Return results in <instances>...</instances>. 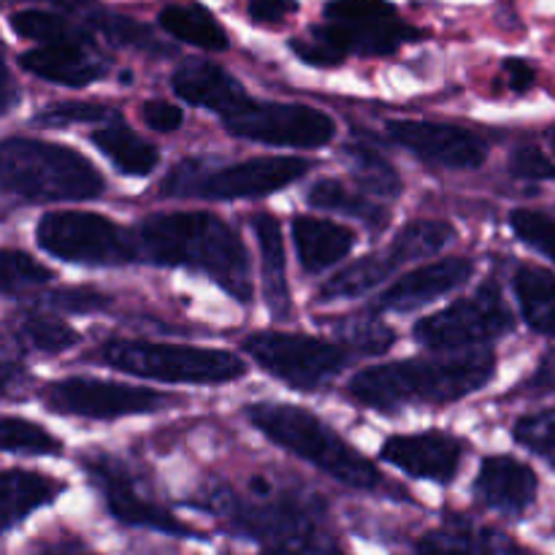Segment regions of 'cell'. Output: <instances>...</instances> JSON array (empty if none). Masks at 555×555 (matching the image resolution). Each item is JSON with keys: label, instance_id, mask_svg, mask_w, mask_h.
<instances>
[{"label": "cell", "instance_id": "1", "mask_svg": "<svg viewBox=\"0 0 555 555\" xmlns=\"http://www.w3.org/2000/svg\"><path fill=\"white\" fill-rule=\"evenodd\" d=\"M141 253L157 266H182L215 280L236 301H253V274L244 242L211 211H168L139 225Z\"/></svg>", "mask_w": 555, "mask_h": 555}, {"label": "cell", "instance_id": "2", "mask_svg": "<svg viewBox=\"0 0 555 555\" xmlns=\"http://www.w3.org/2000/svg\"><path fill=\"white\" fill-rule=\"evenodd\" d=\"M496 372L491 350L464 352L455 358H406L358 372L350 396L372 410L390 412L404 404H450L486 388Z\"/></svg>", "mask_w": 555, "mask_h": 555}, {"label": "cell", "instance_id": "3", "mask_svg": "<svg viewBox=\"0 0 555 555\" xmlns=\"http://www.w3.org/2000/svg\"><path fill=\"white\" fill-rule=\"evenodd\" d=\"M0 182L5 193L27 204L92 201L103 193V177L87 157L36 139L3 141Z\"/></svg>", "mask_w": 555, "mask_h": 555}, {"label": "cell", "instance_id": "4", "mask_svg": "<svg viewBox=\"0 0 555 555\" xmlns=\"http://www.w3.org/2000/svg\"><path fill=\"white\" fill-rule=\"evenodd\" d=\"M247 417L271 442L304 459L307 464L318 466L341 486L356 488V491H374L383 482L372 461L363 459L334 428H328L320 417L301 406L253 404L247 410Z\"/></svg>", "mask_w": 555, "mask_h": 555}, {"label": "cell", "instance_id": "5", "mask_svg": "<svg viewBox=\"0 0 555 555\" xmlns=\"http://www.w3.org/2000/svg\"><path fill=\"white\" fill-rule=\"evenodd\" d=\"M266 480H253V499H238L233 493H215L209 502L211 513L225 515L233 529L266 547H293V551H334V542L320 534L318 499L280 493Z\"/></svg>", "mask_w": 555, "mask_h": 555}, {"label": "cell", "instance_id": "6", "mask_svg": "<svg viewBox=\"0 0 555 555\" xmlns=\"http://www.w3.org/2000/svg\"><path fill=\"white\" fill-rule=\"evenodd\" d=\"M95 363L133 377L188 385H225L247 372L242 358L228 350L160 341H108L95 352Z\"/></svg>", "mask_w": 555, "mask_h": 555}, {"label": "cell", "instance_id": "7", "mask_svg": "<svg viewBox=\"0 0 555 555\" xmlns=\"http://www.w3.org/2000/svg\"><path fill=\"white\" fill-rule=\"evenodd\" d=\"M312 163L301 157H255L231 166H206L201 160H182L163 179V195L177 198L238 201L260 198L285 190L309 171Z\"/></svg>", "mask_w": 555, "mask_h": 555}, {"label": "cell", "instance_id": "8", "mask_svg": "<svg viewBox=\"0 0 555 555\" xmlns=\"http://www.w3.org/2000/svg\"><path fill=\"white\" fill-rule=\"evenodd\" d=\"M36 242L65 263L125 266L139 260L141 238L92 211H47L36 225Z\"/></svg>", "mask_w": 555, "mask_h": 555}, {"label": "cell", "instance_id": "9", "mask_svg": "<svg viewBox=\"0 0 555 555\" xmlns=\"http://www.w3.org/2000/svg\"><path fill=\"white\" fill-rule=\"evenodd\" d=\"M323 25H312V38L339 54L385 57L404 43L423 38L399 16L388 0H331L323 9Z\"/></svg>", "mask_w": 555, "mask_h": 555}, {"label": "cell", "instance_id": "10", "mask_svg": "<svg viewBox=\"0 0 555 555\" xmlns=\"http://www.w3.org/2000/svg\"><path fill=\"white\" fill-rule=\"evenodd\" d=\"M222 125L236 139L271 146H304V150L325 146L336 135L334 119L320 108L301 106V103L255 101L249 95L222 114Z\"/></svg>", "mask_w": 555, "mask_h": 555}, {"label": "cell", "instance_id": "11", "mask_svg": "<svg viewBox=\"0 0 555 555\" xmlns=\"http://www.w3.org/2000/svg\"><path fill=\"white\" fill-rule=\"evenodd\" d=\"M453 242V228L448 222L439 220H415L410 225L401 228L396 238L390 242L388 249L377 255H366V258L356 260L331 276L323 287H320V301H339V298H358L363 293L374 291L379 282L388 280L393 271L401 266L412 263L417 258L439 253L442 247Z\"/></svg>", "mask_w": 555, "mask_h": 555}, {"label": "cell", "instance_id": "12", "mask_svg": "<svg viewBox=\"0 0 555 555\" xmlns=\"http://www.w3.org/2000/svg\"><path fill=\"white\" fill-rule=\"evenodd\" d=\"M244 352H249L266 372L298 390H318L347 366L345 347L314 336L280 334V331L247 336Z\"/></svg>", "mask_w": 555, "mask_h": 555}, {"label": "cell", "instance_id": "13", "mask_svg": "<svg viewBox=\"0 0 555 555\" xmlns=\"http://www.w3.org/2000/svg\"><path fill=\"white\" fill-rule=\"evenodd\" d=\"M515 328V318L502 298L496 282H486L469 298L450 304L442 312L423 318L415 325V339L434 350H459L477 341L499 339Z\"/></svg>", "mask_w": 555, "mask_h": 555}, {"label": "cell", "instance_id": "14", "mask_svg": "<svg viewBox=\"0 0 555 555\" xmlns=\"http://www.w3.org/2000/svg\"><path fill=\"white\" fill-rule=\"evenodd\" d=\"M43 401L52 412L60 415L92 417V421H114L125 415H146V412H160L166 406L179 404L177 396L160 393L139 385L103 383L90 377H68L57 379L43 390Z\"/></svg>", "mask_w": 555, "mask_h": 555}, {"label": "cell", "instance_id": "15", "mask_svg": "<svg viewBox=\"0 0 555 555\" xmlns=\"http://www.w3.org/2000/svg\"><path fill=\"white\" fill-rule=\"evenodd\" d=\"M85 472L90 475L92 486L101 491L112 518L119 520V524L135 526V529L163 531V534L168 537H195V540H204L198 531L193 534L190 526H184L182 520L173 518V515L168 513V509H163L160 504L141 496L133 477H130L128 469H125L117 459H112V455H90V459H85Z\"/></svg>", "mask_w": 555, "mask_h": 555}, {"label": "cell", "instance_id": "16", "mask_svg": "<svg viewBox=\"0 0 555 555\" xmlns=\"http://www.w3.org/2000/svg\"><path fill=\"white\" fill-rule=\"evenodd\" d=\"M388 135L421 160L444 168H480L488 157L486 141L461 125L396 119L388 122Z\"/></svg>", "mask_w": 555, "mask_h": 555}, {"label": "cell", "instance_id": "17", "mask_svg": "<svg viewBox=\"0 0 555 555\" xmlns=\"http://www.w3.org/2000/svg\"><path fill=\"white\" fill-rule=\"evenodd\" d=\"M464 455V444L442 431L410 434V437H390L383 444V459L396 469L412 477L434 482L455 480Z\"/></svg>", "mask_w": 555, "mask_h": 555}, {"label": "cell", "instance_id": "18", "mask_svg": "<svg viewBox=\"0 0 555 555\" xmlns=\"http://www.w3.org/2000/svg\"><path fill=\"white\" fill-rule=\"evenodd\" d=\"M472 276L469 258H444L431 266L415 269L412 274H404L399 282L388 287L379 296L377 309H390V312H412L421 309L423 304L455 291Z\"/></svg>", "mask_w": 555, "mask_h": 555}, {"label": "cell", "instance_id": "19", "mask_svg": "<svg viewBox=\"0 0 555 555\" xmlns=\"http://www.w3.org/2000/svg\"><path fill=\"white\" fill-rule=\"evenodd\" d=\"M475 496L502 515H524L537 499V475L509 455H493L482 461Z\"/></svg>", "mask_w": 555, "mask_h": 555}, {"label": "cell", "instance_id": "20", "mask_svg": "<svg viewBox=\"0 0 555 555\" xmlns=\"http://www.w3.org/2000/svg\"><path fill=\"white\" fill-rule=\"evenodd\" d=\"M20 65L27 74L63 87H87L108 70L106 60L90 52L87 43H41L22 52Z\"/></svg>", "mask_w": 555, "mask_h": 555}, {"label": "cell", "instance_id": "21", "mask_svg": "<svg viewBox=\"0 0 555 555\" xmlns=\"http://www.w3.org/2000/svg\"><path fill=\"white\" fill-rule=\"evenodd\" d=\"M171 87L182 101L209 108V112L220 114V117L247 98L242 81L233 79L217 63H206V60H184L173 70Z\"/></svg>", "mask_w": 555, "mask_h": 555}, {"label": "cell", "instance_id": "22", "mask_svg": "<svg viewBox=\"0 0 555 555\" xmlns=\"http://www.w3.org/2000/svg\"><path fill=\"white\" fill-rule=\"evenodd\" d=\"M293 242H296L301 269L307 274H318V271L347 258V253L356 244V233L331 220L298 215L293 220Z\"/></svg>", "mask_w": 555, "mask_h": 555}, {"label": "cell", "instance_id": "23", "mask_svg": "<svg viewBox=\"0 0 555 555\" xmlns=\"http://www.w3.org/2000/svg\"><path fill=\"white\" fill-rule=\"evenodd\" d=\"M253 228L260 244V263H263L266 307L271 309V314H274L276 320H287L293 312V301L285 274V242H282V228L271 215H255Z\"/></svg>", "mask_w": 555, "mask_h": 555}, {"label": "cell", "instance_id": "24", "mask_svg": "<svg viewBox=\"0 0 555 555\" xmlns=\"http://www.w3.org/2000/svg\"><path fill=\"white\" fill-rule=\"evenodd\" d=\"M0 491H3V502H0L3 531H11L16 524H22L33 509L54 502V499L60 496V491H63V486L49 480V477L36 475V472L5 469L3 480H0Z\"/></svg>", "mask_w": 555, "mask_h": 555}, {"label": "cell", "instance_id": "25", "mask_svg": "<svg viewBox=\"0 0 555 555\" xmlns=\"http://www.w3.org/2000/svg\"><path fill=\"white\" fill-rule=\"evenodd\" d=\"M90 141L114 163L119 173H128V177H150L160 163V150L125 125H106L101 130H92Z\"/></svg>", "mask_w": 555, "mask_h": 555}, {"label": "cell", "instance_id": "26", "mask_svg": "<svg viewBox=\"0 0 555 555\" xmlns=\"http://www.w3.org/2000/svg\"><path fill=\"white\" fill-rule=\"evenodd\" d=\"M163 30L168 36L179 38L184 43L204 49V52H225L228 33L220 22L211 16L209 9L198 3H171L157 16Z\"/></svg>", "mask_w": 555, "mask_h": 555}, {"label": "cell", "instance_id": "27", "mask_svg": "<svg viewBox=\"0 0 555 555\" xmlns=\"http://www.w3.org/2000/svg\"><path fill=\"white\" fill-rule=\"evenodd\" d=\"M515 296H518L524 320L537 331L555 339V274L534 266H524L515 274Z\"/></svg>", "mask_w": 555, "mask_h": 555}, {"label": "cell", "instance_id": "28", "mask_svg": "<svg viewBox=\"0 0 555 555\" xmlns=\"http://www.w3.org/2000/svg\"><path fill=\"white\" fill-rule=\"evenodd\" d=\"M11 27L16 36L38 43H87L92 47V27L79 25L74 14L47 9H25L11 14Z\"/></svg>", "mask_w": 555, "mask_h": 555}, {"label": "cell", "instance_id": "29", "mask_svg": "<svg viewBox=\"0 0 555 555\" xmlns=\"http://www.w3.org/2000/svg\"><path fill=\"white\" fill-rule=\"evenodd\" d=\"M307 201L314 209H331L341 211V215L358 217V220H363L366 225H372L374 231H383L390 222L388 209L372 204V201L363 198V195L352 193V190H347L345 184L336 182V179H320V182H314L312 190L307 193Z\"/></svg>", "mask_w": 555, "mask_h": 555}, {"label": "cell", "instance_id": "30", "mask_svg": "<svg viewBox=\"0 0 555 555\" xmlns=\"http://www.w3.org/2000/svg\"><path fill=\"white\" fill-rule=\"evenodd\" d=\"M417 551H469V553H504V551H518L515 542L507 537L496 534V531L477 529L469 520H453L450 529L434 531V534L423 537L417 542Z\"/></svg>", "mask_w": 555, "mask_h": 555}, {"label": "cell", "instance_id": "31", "mask_svg": "<svg viewBox=\"0 0 555 555\" xmlns=\"http://www.w3.org/2000/svg\"><path fill=\"white\" fill-rule=\"evenodd\" d=\"M347 160H350L352 177L363 190L383 198H393L401 193V177L377 150L366 144H350L345 150Z\"/></svg>", "mask_w": 555, "mask_h": 555}, {"label": "cell", "instance_id": "32", "mask_svg": "<svg viewBox=\"0 0 555 555\" xmlns=\"http://www.w3.org/2000/svg\"><path fill=\"white\" fill-rule=\"evenodd\" d=\"M20 331L27 339V345L36 347L38 352H47V356H57V352L70 350L81 339L68 323L38 312L20 314Z\"/></svg>", "mask_w": 555, "mask_h": 555}, {"label": "cell", "instance_id": "33", "mask_svg": "<svg viewBox=\"0 0 555 555\" xmlns=\"http://www.w3.org/2000/svg\"><path fill=\"white\" fill-rule=\"evenodd\" d=\"M0 444L5 453H25V455H57L63 444L43 431L41 426L20 417H3L0 428Z\"/></svg>", "mask_w": 555, "mask_h": 555}, {"label": "cell", "instance_id": "34", "mask_svg": "<svg viewBox=\"0 0 555 555\" xmlns=\"http://www.w3.org/2000/svg\"><path fill=\"white\" fill-rule=\"evenodd\" d=\"M117 119V112L103 103L95 101H65L54 103V106L43 108L33 117V125L38 128H65V125H79V122H108Z\"/></svg>", "mask_w": 555, "mask_h": 555}, {"label": "cell", "instance_id": "35", "mask_svg": "<svg viewBox=\"0 0 555 555\" xmlns=\"http://www.w3.org/2000/svg\"><path fill=\"white\" fill-rule=\"evenodd\" d=\"M515 439L555 469V410L520 417L515 426Z\"/></svg>", "mask_w": 555, "mask_h": 555}, {"label": "cell", "instance_id": "36", "mask_svg": "<svg viewBox=\"0 0 555 555\" xmlns=\"http://www.w3.org/2000/svg\"><path fill=\"white\" fill-rule=\"evenodd\" d=\"M509 225H513L515 236L526 242L529 247L540 249L545 258L555 263V220L553 217L542 215V211L531 209H515L509 215Z\"/></svg>", "mask_w": 555, "mask_h": 555}, {"label": "cell", "instance_id": "37", "mask_svg": "<svg viewBox=\"0 0 555 555\" xmlns=\"http://www.w3.org/2000/svg\"><path fill=\"white\" fill-rule=\"evenodd\" d=\"M52 280V271L47 266L38 263L27 253L20 249H3V293L14 296V293L25 291V287L43 285Z\"/></svg>", "mask_w": 555, "mask_h": 555}, {"label": "cell", "instance_id": "38", "mask_svg": "<svg viewBox=\"0 0 555 555\" xmlns=\"http://www.w3.org/2000/svg\"><path fill=\"white\" fill-rule=\"evenodd\" d=\"M336 328H339L341 339L350 341L356 350L372 352V356L385 352L388 347H393V341H396L393 331L385 328V325L374 318L341 320V323H336Z\"/></svg>", "mask_w": 555, "mask_h": 555}, {"label": "cell", "instance_id": "39", "mask_svg": "<svg viewBox=\"0 0 555 555\" xmlns=\"http://www.w3.org/2000/svg\"><path fill=\"white\" fill-rule=\"evenodd\" d=\"M509 173L526 182H542V179H555V166L551 157L537 146H520L509 157Z\"/></svg>", "mask_w": 555, "mask_h": 555}, {"label": "cell", "instance_id": "40", "mask_svg": "<svg viewBox=\"0 0 555 555\" xmlns=\"http://www.w3.org/2000/svg\"><path fill=\"white\" fill-rule=\"evenodd\" d=\"M49 307L65 309V312H98L108 307V298L95 291H60L47 296Z\"/></svg>", "mask_w": 555, "mask_h": 555}, {"label": "cell", "instance_id": "41", "mask_svg": "<svg viewBox=\"0 0 555 555\" xmlns=\"http://www.w3.org/2000/svg\"><path fill=\"white\" fill-rule=\"evenodd\" d=\"M141 117H144V122L150 125L152 130H157V133H171V130H177L179 125H182L184 114L182 108L173 106V103L155 98V101L144 103Z\"/></svg>", "mask_w": 555, "mask_h": 555}, {"label": "cell", "instance_id": "42", "mask_svg": "<svg viewBox=\"0 0 555 555\" xmlns=\"http://www.w3.org/2000/svg\"><path fill=\"white\" fill-rule=\"evenodd\" d=\"M291 49L298 54V57L304 60V63L318 65V68L339 65L341 60H345V54H339V52H336V49H331L328 43L318 41V38H309V41H304V38H293Z\"/></svg>", "mask_w": 555, "mask_h": 555}, {"label": "cell", "instance_id": "43", "mask_svg": "<svg viewBox=\"0 0 555 555\" xmlns=\"http://www.w3.org/2000/svg\"><path fill=\"white\" fill-rule=\"evenodd\" d=\"M247 9H249V16H253L255 22L274 25V22H282L285 16L296 14L298 3L296 0H249Z\"/></svg>", "mask_w": 555, "mask_h": 555}, {"label": "cell", "instance_id": "44", "mask_svg": "<svg viewBox=\"0 0 555 555\" xmlns=\"http://www.w3.org/2000/svg\"><path fill=\"white\" fill-rule=\"evenodd\" d=\"M502 76L513 92H529L537 81V70L526 60L507 57L502 65Z\"/></svg>", "mask_w": 555, "mask_h": 555}, {"label": "cell", "instance_id": "45", "mask_svg": "<svg viewBox=\"0 0 555 555\" xmlns=\"http://www.w3.org/2000/svg\"><path fill=\"white\" fill-rule=\"evenodd\" d=\"M529 388L531 390H555V350H551L545 358H542L540 369H537L534 377L529 379Z\"/></svg>", "mask_w": 555, "mask_h": 555}, {"label": "cell", "instance_id": "46", "mask_svg": "<svg viewBox=\"0 0 555 555\" xmlns=\"http://www.w3.org/2000/svg\"><path fill=\"white\" fill-rule=\"evenodd\" d=\"M3 87H5V92H3V108L5 112H9L11 106H14V79H11V74L9 70H3Z\"/></svg>", "mask_w": 555, "mask_h": 555}, {"label": "cell", "instance_id": "47", "mask_svg": "<svg viewBox=\"0 0 555 555\" xmlns=\"http://www.w3.org/2000/svg\"><path fill=\"white\" fill-rule=\"evenodd\" d=\"M130 81H133V74H128V70H125V74H122V85H130Z\"/></svg>", "mask_w": 555, "mask_h": 555}, {"label": "cell", "instance_id": "48", "mask_svg": "<svg viewBox=\"0 0 555 555\" xmlns=\"http://www.w3.org/2000/svg\"><path fill=\"white\" fill-rule=\"evenodd\" d=\"M553 146H555V130H553Z\"/></svg>", "mask_w": 555, "mask_h": 555}]
</instances>
